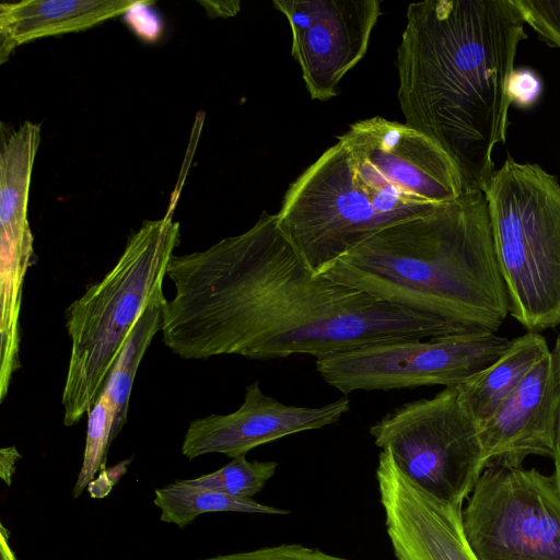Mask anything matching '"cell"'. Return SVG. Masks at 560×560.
Returning a JSON list of instances; mask_svg holds the SVG:
<instances>
[{
  "label": "cell",
  "instance_id": "obj_1",
  "mask_svg": "<svg viewBox=\"0 0 560 560\" xmlns=\"http://www.w3.org/2000/svg\"><path fill=\"white\" fill-rule=\"evenodd\" d=\"M166 276L163 341L183 359L236 354L316 359L369 345L459 334L431 315L376 300L315 275L277 213L208 249L173 255Z\"/></svg>",
  "mask_w": 560,
  "mask_h": 560
},
{
  "label": "cell",
  "instance_id": "obj_2",
  "mask_svg": "<svg viewBox=\"0 0 560 560\" xmlns=\"http://www.w3.org/2000/svg\"><path fill=\"white\" fill-rule=\"evenodd\" d=\"M406 16L396 59L405 124L448 155L468 190L485 191L506 140L524 18L514 0H427Z\"/></svg>",
  "mask_w": 560,
  "mask_h": 560
},
{
  "label": "cell",
  "instance_id": "obj_3",
  "mask_svg": "<svg viewBox=\"0 0 560 560\" xmlns=\"http://www.w3.org/2000/svg\"><path fill=\"white\" fill-rule=\"evenodd\" d=\"M469 191L448 155L422 133L375 116L350 125L290 184L281 230L317 276L387 226Z\"/></svg>",
  "mask_w": 560,
  "mask_h": 560
},
{
  "label": "cell",
  "instance_id": "obj_4",
  "mask_svg": "<svg viewBox=\"0 0 560 560\" xmlns=\"http://www.w3.org/2000/svg\"><path fill=\"white\" fill-rule=\"evenodd\" d=\"M324 275L459 332H495L510 314L481 190L385 228Z\"/></svg>",
  "mask_w": 560,
  "mask_h": 560
},
{
  "label": "cell",
  "instance_id": "obj_5",
  "mask_svg": "<svg viewBox=\"0 0 560 560\" xmlns=\"http://www.w3.org/2000/svg\"><path fill=\"white\" fill-rule=\"evenodd\" d=\"M179 236L172 211L144 221L115 266L67 308L71 350L61 397L65 425L77 423L104 390L135 323L163 291Z\"/></svg>",
  "mask_w": 560,
  "mask_h": 560
},
{
  "label": "cell",
  "instance_id": "obj_6",
  "mask_svg": "<svg viewBox=\"0 0 560 560\" xmlns=\"http://www.w3.org/2000/svg\"><path fill=\"white\" fill-rule=\"evenodd\" d=\"M510 314L527 331L560 325V184L538 164L504 161L483 191Z\"/></svg>",
  "mask_w": 560,
  "mask_h": 560
},
{
  "label": "cell",
  "instance_id": "obj_7",
  "mask_svg": "<svg viewBox=\"0 0 560 560\" xmlns=\"http://www.w3.org/2000/svg\"><path fill=\"white\" fill-rule=\"evenodd\" d=\"M370 434L407 477L458 505L485 470L479 425L458 386L395 408L370 428Z\"/></svg>",
  "mask_w": 560,
  "mask_h": 560
},
{
  "label": "cell",
  "instance_id": "obj_8",
  "mask_svg": "<svg viewBox=\"0 0 560 560\" xmlns=\"http://www.w3.org/2000/svg\"><path fill=\"white\" fill-rule=\"evenodd\" d=\"M463 508L478 560H560V490L536 468L492 465Z\"/></svg>",
  "mask_w": 560,
  "mask_h": 560
},
{
  "label": "cell",
  "instance_id": "obj_9",
  "mask_svg": "<svg viewBox=\"0 0 560 560\" xmlns=\"http://www.w3.org/2000/svg\"><path fill=\"white\" fill-rule=\"evenodd\" d=\"M494 332L467 331L423 340L369 345L316 359L322 378L343 394L425 385L457 386L509 348Z\"/></svg>",
  "mask_w": 560,
  "mask_h": 560
},
{
  "label": "cell",
  "instance_id": "obj_10",
  "mask_svg": "<svg viewBox=\"0 0 560 560\" xmlns=\"http://www.w3.org/2000/svg\"><path fill=\"white\" fill-rule=\"evenodd\" d=\"M288 20L292 57L313 100L339 94V83L365 55L382 13L380 0H273Z\"/></svg>",
  "mask_w": 560,
  "mask_h": 560
},
{
  "label": "cell",
  "instance_id": "obj_11",
  "mask_svg": "<svg viewBox=\"0 0 560 560\" xmlns=\"http://www.w3.org/2000/svg\"><path fill=\"white\" fill-rule=\"evenodd\" d=\"M375 475L397 560H478L465 535L463 505L421 488L388 451H381Z\"/></svg>",
  "mask_w": 560,
  "mask_h": 560
},
{
  "label": "cell",
  "instance_id": "obj_12",
  "mask_svg": "<svg viewBox=\"0 0 560 560\" xmlns=\"http://www.w3.org/2000/svg\"><path fill=\"white\" fill-rule=\"evenodd\" d=\"M349 408L346 397L319 407L285 405L264 394L255 381L236 411L191 421L182 454L189 459L210 453L235 458L281 438L338 423Z\"/></svg>",
  "mask_w": 560,
  "mask_h": 560
},
{
  "label": "cell",
  "instance_id": "obj_13",
  "mask_svg": "<svg viewBox=\"0 0 560 560\" xmlns=\"http://www.w3.org/2000/svg\"><path fill=\"white\" fill-rule=\"evenodd\" d=\"M560 411V374L550 350L497 411L479 424L485 469L523 466L532 455L552 458Z\"/></svg>",
  "mask_w": 560,
  "mask_h": 560
},
{
  "label": "cell",
  "instance_id": "obj_14",
  "mask_svg": "<svg viewBox=\"0 0 560 560\" xmlns=\"http://www.w3.org/2000/svg\"><path fill=\"white\" fill-rule=\"evenodd\" d=\"M40 143V125L25 121L2 140L0 154V262L33 264V235L27 219L33 165Z\"/></svg>",
  "mask_w": 560,
  "mask_h": 560
},
{
  "label": "cell",
  "instance_id": "obj_15",
  "mask_svg": "<svg viewBox=\"0 0 560 560\" xmlns=\"http://www.w3.org/2000/svg\"><path fill=\"white\" fill-rule=\"evenodd\" d=\"M131 0H24L0 5V59L32 40L79 32L126 14Z\"/></svg>",
  "mask_w": 560,
  "mask_h": 560
},
{
  "label": "cell",
  "instance_id": "obj_16",
  "mask_svg": "<svg viewBox=\"0 0 560 560\" xmlns=\"http://www.w3.org/2000/svg\"><path fill=\"white\" fill-rule=\"evenodd\" d=\"M549 351L542 335L527 331L512 339L509 348L491 365L457 385L478 425L497 411Z\"/></svg>",
  "mask_w": 560,
  "mask_h": 560
},
{
  "label": "cell",
  "instance_id": "obj_17",
  "mask_svg": "<svg viewBox=\"0 0 560 560\" xmlns=\"http://www.w3.org/2000/svg\"><path fill=\"white\" fill-rule=\"evenodd\" d=\"M154 504L161 510V520L183 528L208 512H242L266 515H287L290 511L266 505L252 498L191 486L184 480L173 481L155 490Z\"/></svg>",
  "mask_w": 560,
  "mask_h": 560
},
{
  "label": "cell",
  "instance_id": "obj_18",
  "mask_svg": "<svg viewBox=\"0 0 560 560\" xmlns=\"http://www.w3.org/2000/svg\"><path fill=\"white\" fill-rule=\"evenodd\" d=\"M166 301L161 291L147 304L130 330L104 388L116 408L114 438L127 421L129 398L140 362L155 334L162 330Z\"/></svg>",
  "mask_w": 560,
  "mask_h": 560
},
{
  "label": "cell",
  "instance_id": "obj_19",
  "mask_svg": "<svg viewBox=\"0 0 560 560\" xmlns=\"http://www.w3.org/2000/svg\"><path fill=\"white\" fill-rule=\"evenodd\" d=\"M277 466L273 460L249 462L243 455L233 458L215 471L186 480L198 488L233 497L252 498L276 474Z\"/></svg>",
  "mask_w": 560,
  "mask_h": 560
},
{
  "label": "cell",
  "instance_id": "obj_20",
  "mask_svg": "<svg viewBox=\"0 0 560 560\" xmlns=\"http://www.w3.org/2000/svg\"><path fill=\"white\" fill-rule=\"evenodd\" d=\"M116 408L108 394L103 390L88 412V429L83 462L73 489L79 497L92 482L95 474L104 467L109 443L114 439Z\"/></svg>",
  "mask_w": 560,
  "mask_h": 560
},
{
  "label": "cell",
  "instance_id": "obj_21",
  "mask_svg": "<svg viewBox=\"0 0 560 560\" xmlns=\"http://www.w3.org/2000/svg\"><path fill=\"white\" fill-rule=\"evenodd\" d=\"M200 560H349L302 544H279L252 550L217 555Z\"/></svg>",
  "mask_w": 560,
  "mask_h": 560
},
{
  "label": "cell",
  "instance_id": "obj_22",
  "mask_svg": "<svg viewBox=\"0 0 560 560\" xmlns=\"http://www.w3.org/2000/svg\"><path fill=\"white\" fill-rule=\"evenodd\" d=\"M526 25L552 47L560 48V0H514Z\"/></svg>",
  "mask_w": 560,
  "mask_h": 560
},
{
  "label": "cell",
  "instance_id": "obj_23",
  "mask_svg": "<svg viewBox=\"0 0 560 560\" xmlns=\"http://www.w3.org/2000/svg\"><path fill=\"white\" fill-rule=\"evenodd\" d=\"M540 91V81L533 71L514 70L509 84L512 103L523 107L529 106L538 98Z\"/></svg>",
  "mask_w": 560,
  "mask_h": 560
},
{
  "label": "cell",
  "instance_id": "obj_24",
  "mask_svg": "<svg viewBox=\"0 0 560 560\" xmlns=\"http://www.w3.org/2000/svg\"><path fill=\"white\" fill-rule=\"evenodd\" d=\"M555 355H556V359H557V363H558V369H559V374H560V331L557 336V339H556V342H555V347L552 349ZM552 459H553V466H555V471H553V477H555V480L557 482V486L560 490V411H559V419H558V428H557V438H556V445H555V453H553V456H552Z\"/></svg>",
  "mask_w": 560,
  "mask_h": 560
}]
</instances>
